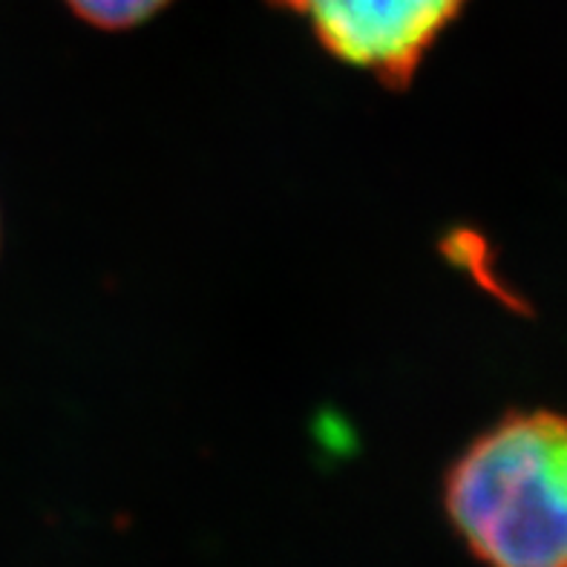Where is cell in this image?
<instances>
[{
  "label": "cell",
  "mask_w": 567,
  "mask_h": 567,
  "mask_svg": "<svg viewBox=\"0 0 567 567\" xmlns=\"http://www.w3.org/2000/svg\"><path fill=\"white\" fill-rule=\"evenodd\" d=\"M444 513L482 567H567V415L487 426L446 470Z\"/></svg>",
  "instance_id": "1"
},
{
  "label": "cell",
  "mask_w": 567,
  "mask_h": 567,
  "mask_svg": "<svg viewBox=\"0 0 567 567\" xmlns=\"http://www.w3.org/2000/svg\"><path fill=\"white\" fill-rule=\"evenodd\" d=\"M329 55L401 90L467 0H271Z\"/></svg>",
  "instance_id": "2"
},
{
  "label": "cell",
  "mask_w": 567,
  "mask_h": 567,
  "mask_svg": "<svg viewBox=\"0 0 567 567\" xmlns=\"http://www.w3.org/2000/svg\"><path fill=\"white\" fill-rule=\"evenodd\" d=\"M75 18L90 27L122 32V29L142 27L153 14L171 3V0H64Z\"/></svg>",
  "instance_id": "3"
}]
</instances>
